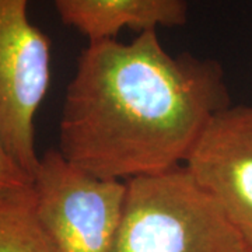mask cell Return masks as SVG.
<instances>
[{
    "instance_id": "obj_1",
    "label": "cell",
    "mask_w": 252,
    "mask_h": 252,
    "mask_svg": "<svg viewBox=\"0 0 252 252\" xmlns=\"http://www.w3.org/2000/svg\"><path fill=\"white\" fill-rule=\"evenodd\" d=\"M228 107L221 64L168 54L156 30L129 44L91 41L66 89L58 150L105 180L160 174L184 165L209 122Z\"/></svg>"
},
{
    "instance_id": "obj_4",
    "label": "cell",
    "mask_w": 252,
    "mask_h": 252,
    "mask_svg": "<svg viewBox=\"0 0 252 252\" xmlns=\"http://www.w3.org/2000/svg\"><path fill=\"white\" fill-rule=\"evenodd\" d=\"M51 83V41L28 18V0H0V139L32 180L35 117Z\"/></svg>"
},
{
    "instance_id": "obj_2",
    "label": "cell",
    "mask_w": 252,
    "mask_h": 252,
    "mask_svg": "<svg viewBox=\"0 0 252 252\" xmlns=\"http://www.w3.org/2000/svg\"><path fill=\"white\" fill-rule=\"evenodd\" d=\"M111 252H248L224 210L184 164L126 181Z\"/></svg>"
},
{
    "instance_id": "obj_7",
    "label": "cell",
    "mask_w": 252,
    "mask_h": 252,
    "mask_svg": "<svg viewBox=\"0 0 252 252\" xmlns=\"http://www.w3.org/2000/svg\"><path fill=\"white\" fill-rule=\"evenodd\" d=\"M0 252H55L36 221L32 185L0 198Z\"/></svg>"
},
{
    "instance_id": "obj_3",
    "label": "cell",
    "mask_w": 252,
    "mask_h": 252,
    "mask_svg": "<svg viewBox=\"0 0 252 252\" xmlns=\"http://www.w3.org/2000/svg\"><path fill=\"white\" fill-rule=\"evenodd\" d=\"M36 221L55 252H111L122 220L125 181L105 180L59 150L39 157L32 178Z\"/></svg>"
},
{
    "instance_id": "obj_5",
    "label": "cell",
    "mask_w": 252,
    "mask_h": 252,
    "mask_svg": "<svg viewBox=\"0 0 252 252\" xmlns=\"http://www.w3.org/2000/svg\"><path fill=\"white\" fill-rule=\"evenodd\" d=\"M252 252V105L220 111L185 162Z\"/></svg>"
},
{
    "instance_id": "obj_6",
    "label": "cell",
    "mask_w": 252,
    "mask_h": 252,
    "mask_svg": "<svg viewBox=\"0 0 252 252\" xmlns=\"http://www.w3.org/2000/svg\"><path fill=\"white\" fill-rule=\"evenodd\" d=\"M63 24L91 41L117 38L121 30L149 31L181 27L188 20L187 0H54Z\"/></svg>"
},
{
    "instance_id": "obj_8",
    "label": "cell",
    "mask_w": 252,
    "mask_h": 252,
    "mask_svg": "<svg viewBox=\"0 0 252 252\" xmlns=\"http://www.w3.org/2000/svg\"><path fill=\"white\" fill-rule=\"evenodd\" d=\"M31 185L32 180L10 156L0 139V198L21 189L30 188Z\"/></svg>"
}]
</instances>
